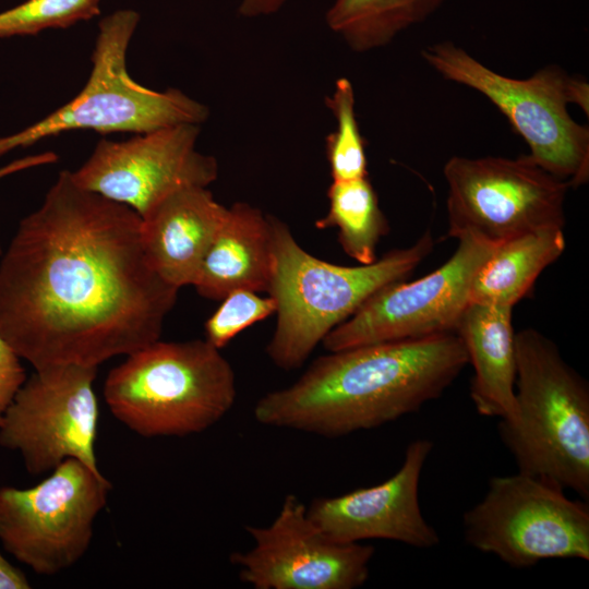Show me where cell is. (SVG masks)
Segmentation results:
<instances>
[{
    "mask_svg": "<svg viewBox=\"0 0 589 589\" xmlns=\"http://www.w3.org/2000/svg\"><path fill=\"white\" fill-rule=\"evenodd\" d=\"M200 131V124L179 123L125 141L103 139L72 177L82 188L142 217L171 192L208 187L217 179L216 158L196 149Z\"/></svg>",
    "mask_w": 589,
    "mask_h": 589,
    "instance_id": "4fadbf2b",
    "label": "cell"
},
{
    "mask_svg": "<svg viewBox=\"0 0 589 589\" xmlns=\"http://www.w3.org/2000/svg\"><path fill=\"white\" fill-rule=\"evenodd\" d=\"M257 293L247 289L228 293L206 321L205 339L220 350L239 333L274 314V299Z\"/></svg>",
    "mask_w": 589,
    "mask_h": 589,
    "instance_id": "cb8c5ba5",
    "label": "cell"
},
{
    "mask_svg": "<svg viewBox=\"0 0 589 589\" xmlns=\"http://www.w3.org/2000/svg\"><path fill=\"white\" fill-rule=\"evenodd\" d=\"M141 224L59 173L0 261V335L21 359L97 368L160 339L179 289L149 265Z\"/></svg>",
    "mask_w": 589,
    "mask_h": 589,
    "instance_id": "6da1fadb",
    "label": "cell"
},
{
    "mask_svg": "<svg viewBox=\"0 0 589 589\" xmlns=\"http://www.w3.org/2000/svg\"><path fill=\"white\" fill-rule=\"evenodd\" d=\"M140 15L119 10L99 22L92 71L69 103L26 129L0 137V156L71 130L144 133L179 124H201L208 108L182 91H154L135 82L127 69V51Z\"/></svg>",
    "mask_w": 589,
    "mask_h": 589,
    "instance_id": "52a82bcc",
    "label": "cell"
},
{
    "mask_svg": "<svg viewBox=\"0 0 589 589\" xmlns=\"http://www.w3.org/2000/svg\"><path fill=\"white\" fill-rule=\"evenodd\" d=\"M273 271L268 288L277 322L266 352L284 370L300 368L329 332L371 296L405 280L433 249L430 231L411 247L387 252L371 264L341 266L300 247L288 225L269 215Z\"/></svg>",
    "mask_w": 589,
    "mask_h": 589,
    "instance_id": "3957f363",
    "label": "cell"
},
{
    "mask_svg": "<svg viewBox=\"0 0 589 589\" xmlns=\"http://www.w3.org/2000/svg\"><path fill=\"white\" fill-rule=\"evenodd\" d=\"M245 529L254 545L230 561L255 589H354L369 578L374 546L333 541L294 494L285 496L269 526Z\"/></svg>",
    "mask_w": 589,
    "mask_h": 589,
    "instance_id": "5bb4252c",
    "label": "cell"
},
{
    "mask_svg": "<svg viewBox=\"0 0 589 589\" xmlns=\"http://www.w3.org/2000/svg\"><path fill=\"white\" fill-rule=\"evenodd\" d=\"M466 542L513 568L552 558L589 560V508L564 490L517 471L490 479L462 515Z\"/></svg>",
    "mask_w": 589,
    "mask_h": 589,
    "instance_id": "ba28073f",
    "label": "cell"
},
{
    "mask_svg": "<svg viewBox=\"0 0 589 589\" xmlns=\"http://www.w3.org/2000/svg\"><path fill=\"white\" fill-rule=\"evenodd\" d=\"M516 414L498 420L518 471L589 497V387L534 328L516 332Z\"/></svg>",
    "mask_w": 589,
    "mask_h": 589,
    "instance_id": "277c9868",
    "label": "cell"
},
{
    "mask_svg": "<svg viewBox=\"0 0 589 589\" xmlns=\"http://www.w3.org/2000/svg\"><path fill=\"white\" fill-rule=\"evenodd\" d=\"M443 173L448 185L447 238L471 236L497 245L565 225L564 204L570 184L529 155L453 156Z\"/></svg>",
    "mask_w": 589,
    "mask_h": 589,
    "instance_id": "9c48e42d",
    "label": "cell"
},
{
    "mask_svg": "<svg viewBox=\"0 0 589 589\" xmlns=\"http://www.w3.org/2000/svg\"><path fill=\"white\" fill-rule=\"evenodd\" d=\"M290 0H241L238 13L242 17L254 19L279 12Z\"/></svg>",
    "mask_w": 589,
    "mask_h": 589,
    "instance_id": "484cf974",
    "label": "cell"
},
{
    "mask_svg": "<svg viewBox=\"0 0 589 589\" xmlns=\"http://www.w3.org/2000/svg\"><path fill=\"white\" fill-rule=\"evenodd\" d=\"M99 14V0H26L0 12V37L65 28Z\"/></svg>",
    "mask_w": 589,
    "mask_h": 589,
    "instance_id": "603a6c76",
    "label": "cell"
},
{
    "mask_svg": "<svg viewBox=\"0 0 589 589\" xmlns=\"http://www.w3.org/2000/svg\"><path fill=\"white\" fill-rule=\"evenodd\" d=\"M467 364L456 333L332 351L291 385L262 396L253 416L264 425L340 437L419 411Z\"/></svg>",
    "mask_w": 589,
    "mask_h": 589,
    "instance_id": "7a4b0ae2",
    "label": "cell"
},
{
    "mask_svg": "<svg viewBox=\"0 0 589 589\" xmlns=\"http://www.w3.org/2000/svg\"><path fill=\"white\" fill-rule=\"evenodd\" d=\"M432 448L430 440H414L392 477L342 495L317 497L306 507L309 518L338 543L383 539L417 549L434 548L441 539L419 502L420 477Z\"/></svg>",
    "mask_w": 589,
    "mask_h": 589,
    "instance_id": "9a60e30c",
    "label": "cell"
},
{
    "mask_svg": "<svg viewBox=\"0 0 589 589\" xmlns=\"http://www.w3.org/2000/svg\"><path fill=\"white\" fill-rule=\"evenodd\" d=\"M446 0H334L327 27L358 53L389 45L400 33L426 21Z\"/></svg>",
    "mask_w": 589,
    "mask_h": 589,
    "instance_id": "ffe728a7",
    "label": "cell"
},
{
    "mask_svg": "<svg viewBox=\"0 0 589 589\" xmlns=\"http://www.w3.org/2000/svg\"><path fill=\"white\" fill-rule=\"evenodd\" d=\"M513 308L470 302L455 333L473 368L470 398L477 412L498 420L516 414V332Z\"/></svg>",
    "mask_w": 589,
    "mask_h": 589,
    "instance_id": "ac0fdd59",
    "label": "cell"
},
{
    "mask_svg": "<svg viewBox=\"0 0 589 589\" xmlns=\"http://www.w3.org/2000/svg\"><path fill=\"white\" fill-rule=\"evenodd\" d=\"M31 585L23 572L12 566L0 553V589H28Z\"/></svg>",
    "mask_w": 589,
    "mask_h": 589,
    "instance_id": "83f0119b",
    "label": "cell"
},
{
    "mask_svg": "<svg viewBox=\"0 0 589 589\" xmlns=\"http://www.w3.org/2000/svg\"><path fill=\"white\" fill-rule=\"evenodd\" d=\"M20 359L0 335V423L17 390L26 381Z\"/></svg>",
    "mask_w": 589,
    "mask_h": 589,
    "instance_id": "d4e9b609",
    "label": "cell"
},
{
    "mask_svg": "<svg viewBox=\"0 0 589 589\" xmlns=\"http://www.w3.org/2000/svg\"><path fill=\"white\" fill-rule=\"evenodd\" d=\"M325 105L336 121V129L325 139L333 181L368 177L365 141L356 113L354 89L348 77L336 80L333 93L325 98Z\"/></svg>",
    "mask_w": 589,
    "mask_h": 589,
    "instance_id": "7402d4cb",
    "label": "cell"
},
{
    "mask_svg": "<svg viewBox=\"0 0 589 589\" xmlns=\"http://www.w3.org/2000/svg\"><path fill=\"white\" fill-rule=\"evenodd\" d=\"M455 253L432 273L387 285L323 339L339 351L358 346L455 333L468 306L472 278L496 245L462 236Z\"/></svg>",
    "mask_w": 589,
    "mask_h": 589,
    "instance_id": "7c38bea8",
    "label": "cell"
},
{
    "mask_svg": "<svg viewBox=\"0 0 589 589\" xmlns=\"http://www.w3.org/2000/svg\"><path fill=\"white\" fill-rule=\"evenodd\" d=\"M104 397L115 418L134 433L183 437L209 429L230 411L236 375L206 339H158L108 373Z\"/></svg>",
    "mask_w": 589,
    "mask_h": 589,
    "instance_id": "5b68a950",
    "label": "cell"
},
{
    "mask_svg": "<svg viewBox=\"0 0 589 589\" xmlns=\"http://www.w3.org/2000/svg\"><path fill=\"white\" fill-rule=\"evenodd\" d=\"M97 368L57 365L24 382L0 423V445L21 454L31 474L74 458L100 473L95 456L99 417Z\"/></svg>",
    "mask_w": 589,
    "mask_h": 589,
    "instance_id": "8fae6325",
    "label": "cell"
},
{
    "mask_svg": "<svg viewBox=\"0 0 589 589\" xmlns=\"http://www.w3.org/2000/svg\"><path fill=\"white\" fill-rule=\"evenodd\" d=\"M327 199L328 211L316 228H336L342 250L360 264L376 261L377 244L389 227L369 178L333 181Z\"/></svg>",
    "mask_w": 589,
    "mask_h": 589,
    "instance_id": "44dd1931",
    "label": "cell"
},
{
    "mask_svg": "<svg viewBox=\"0 0 589 589\" xmlns=\"http://www.w3.org/2000/svg\"><path fill=\"white\" fill-rule=\"evenodd\" d=\"M565 245L563 229L533 231L497 244L472 278L469 302L514 308Z\"/></svg>",
    "mask_w": 589,
    "mask_h": 589,
    "instance_id": "d6986e66",
    "label": "cell"
},
{
    "mask_svg": "<svg viewBox=\"0 0 589 589\" xmlns=\"http://www.w3.org/2000/svg\"><path fill=\"white\" fill-rule=\"evenodd\" d=\"M228 207L207 187H184L141 217V238L152 268L180 289L193 286Z\"/></svg>",
    "mask_w": 589,
    "mask_h": 589,
    "instance_id": "2e32d148",
    "label": "cell"
},
{
    "mask_svg": "<svg viewBox=\"0 0 589 589\" xmlns=\"http://www.w3.org/2000/svg\"><path fill=\"white\" fill-rule=\"evenodd\" d=\"M111 483L69 458L35 486L0 488V541L36 574L52 576L77 563L89 548L94 522Z\"/></svg>",
    "mask_w": 589,
    "mask_h": 589,
    "instance_id": "30bf717a",
    "label": "cell"
},
{
    "mask_svg": "<svg viewBox=\"0 0 589 589\" xmlns=\"http://www.w3.org/2000/svg\"><path fill=\"white\" fill-rule=\"evenodd\" d=\"M422 59L447 81L488 98L525 140L529 157L577 188L589 178V128L573 119L568 104L588 116L589 84L558 65H546L527 79L497 73L450 40L421 50Z\"/></svg>",
    "mask_w": 589,
    "mask_h": 589,
    "instance_id": "8992f818",
    "label": "cell"
},
{
    "mask_svg": "<svg viewBox=\"0 0 589 589\" xmlns=\"http://www.w3.org/2000/svg\"><path fill=\"white\" fill-rule=\"evenodd\" d=\"M58 160V155L53 152H45L37 155L26 156L16 159L0 168V179L11 173L40 166L46 164H52Z\"/></svg>",
    "mask_w": 589,
    "mask_h": 589,
    "instance_id": "4316f807",
    "label": "cell"
},
{
    "mask_svg": "<svg viewBox=\"0 0 589 589\" xmlns=\"http://www.w3.org/2000/svg\"><path fill=\"white\" fill-rule=\"evenodd\" d=\"M272 271L269 215L237 202L228 207L193 286L211 300H223L238 289L267 292Z\"/></svg>",
    "mask_w": 589,
    "mask_h": 589,
    "instance_id": "e0dca14e",
    "label": "cell"
}]
</instances>
